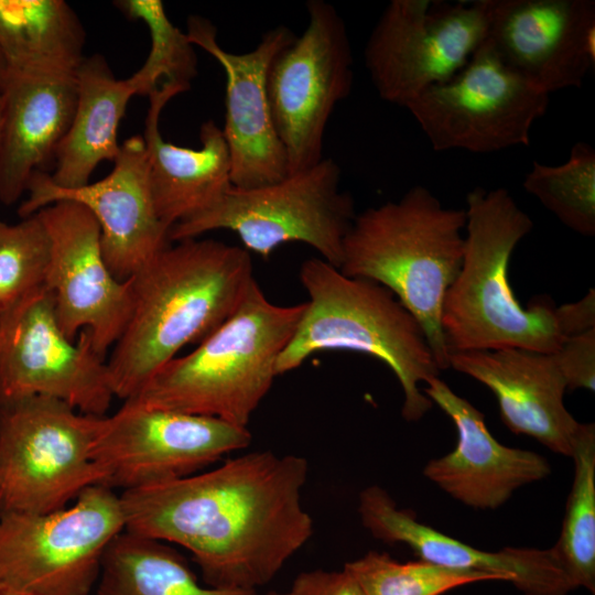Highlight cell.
<instances>
[{"instance_id": "obj_1", "label": "cell", "mask_w": 595, "mask_h": 595, "mask_svg": "<svg viewBox=\"0 0 595 595\" xmlns=\"http://www.w3.org/2000/svg\"><path fill=\"white\" fill-rule=\"evenodd\" d=\"M309 469L303 456L257 451L125 490V530L183 547L209 586L259 589L313 534L302 502Z\"/></svg>"}, {"instance_id": "obj_2", "label": "cell", "mask_w": 595, "mask_h": 595, "mask_svg": "<svg viewBox=\"0 0 595 595\" xmlns=\"http://www.w3.org/2000/svg\"><path fill=\"white\" fill-rule=\"evenodd\" d=\"M130 280L131 314L107 361L115 397L125 401L218 328L255 277L245 248L193 238L169 245Z\"/></svg>"}, {"instance_id": "obj_3", "label": "cell", "mask_w": 595, "mask_h": 595, "mask_svg": "<svg viewBox=\"0 0 595 595\" xmlns=\"http://www.w3.org/2000/svg\"><path fill=\"white\" fill-rule=\"evenodd\" d=\"M461 270L448 288L441 324L448 356L520 348L553 354L564 340L549 299L523 307L508 279L511 255L533 223L506 188L475 187L466 196Z\"/></svg>"}, {"instance_id": "obj_4", "label": "cell", "mask_w": 595, "mask_h": 595, "mask_svg": "<svg viewBox=\"0 0 595 595\" xmlns=\"http://www.w3.org/2000/svg\"><path fill=\"white\" fill-rule=\"evenodd\" d=\"M465 224L464 209L445 207L415 185L396 202L356 214L338 268L393 293L422 327L440 370L448 368L442 306L462 267Z\"/></svg>"}, {"instance_id": "obj_5", "label": "cell", "mask_w": 595, "mask_h": 595, "mask_svg": "<svg viewBox=\"0 0 595 595\" xmlns=\"http://www.w3.org/2000/svg\"><path fill=\"white\" fill-rule=\"evenodd\" d=\"M299 278L310 299L277 360V375L299 368L322 350L367 354L397 377L403 392V419L423 418L433 402L419 385L439 377L440 369L413 315L383 285L347 277L322 258L304 260Z\"/></svg>"}, {"instance_id": "obj_6", "label": "cell", "mask_w": 595, "mask_h": 595, "mask_svg": "<svg viewBox=\"0 0 595 595\" xmlns=\"http://www.w3.org/2000/svg\"><path fill=\"white\" fill-rule=\"evenodd\" d=\"M304 307L305 302L291 306L271 303L255 279L218 328L193 351L165 364L126 401L247 428L278 377L277 360Z\"/></svg>"}, {"instance_id": "obj_7", "label": "cell", "mask_w": 595, "mask_h": 595, "mask_svg": "<svg viewBox=\"0 0 595 595\" xmlns=\"http://www.w3.org/2000/svg\"><path fill=\"white\" fill-rule=\"evenodd\" d=\"M342 170L332 158L283 180L249 190L231 186L209 208L175 224L170 241L229 230L247 251L269 257L279 246L302 242L339 268L343 242L355 219V203L340 191Z\"/></svg>"}, {"instance_id": "obj_8", "label": "cell", "mask_w": 595, "mask_h": 595, "mask_svg": "<svg viewBox=\"0 0 595 595\" xmlns=\"http://www.w3.org/2000/svg\"><path fill=\"white\" fill-rule=\"evenodd\" d=\"M104 416L43 396L0 405V516L60 510L102 485L93 447Z\"/></svg>"}, {"instance_id": "obj_9", "label": "cell", "mask_w": 595, "mask_h": 595, "mask_svg": "<svg viewBox=\"0 0 595 595\" xmlns=\"http://www.w3.org/2000/svg\"><path fill=\"white\" fill-rule=\"evenodd\" d=\"M125 528L120 495L101 484L60 510L0 516V583L26 595H88Z\"/></svg>"}, {"instance_id": "obj_10", "label": "cell", "mask_w": 595, "mask_h": 595, "mask_svg": "<svg viewBox=\"0 0 595 595\" xmlns=\"http://www.w3.org/2000/svg\"><path fill=\"white\" fill-rule=\"evenodd\" d=\"M491 0L390 1L367 40L365 67L379 97L407 108L456 75L488 37Z\"/></svg>"}, {"instance_id": "obj_11", "label": "cell", "mask_w": 595, "mask_h": 595, "mask_svg": "<svg viewBox=\"0 0 595 595\" xmlns=\"http://www.w3.org/2000/svg\"><path fill=\"white\" fill-rule=\"evenodd\" d=\"M307 25L270 64L267 89L288 174L323 158L327 122L353 88L354 57L346 24L325 0L306 2Z\"/></svg>"}, {"instance_id": "obj_12", "label": "cell", "mask_w": 595, "mask_h": 595, "mask_svg": "<svg viewBox=\"0 0 595 595\" xmlns=\"http://www.w3.org/2000/svg\"><path fill=\"white\" fill-rule=\"evenodd\" d=\"M549 94L509 68L486 39L451 79L423 91L410 111L435 151L491 153L530 144Z\"/></svg>"}, {"instance_id": "obj_13", "label": "cell", "mask_w": 595, "mask_h": 595, "mask_svg": "<svg viewBox=\"0 0 595 595\" xmlns=\"http://www.w3.org/2000/svg\"><path fill=\"white\" fill-rule=\"evenodd\" d=\"M35 396L97 416L115 398L107 361L87 331L66 337L45 285L0 313V405Z\"/></svg>"}, {"instance_id": "obj_14", "label": "cell", "mask_w": 595, "mask_h": 595, "mask_svg": "<svg viewBox=\"0 0 595 595\" xmlns=\"http://www.w3.org/2000/svg\"><path fill=\"white\" fill-rule=\"evenodd\" d=\"M250 443L247 428L125 401L104 416L93 457L102 485L125 491L194 475Z\"/></svg>"}, {"instance_id": "obj_15", "label": "cell", "mask_w": 595, "mask_h": 595, "mask_svg": "<svg viewBox=\"0 0 595 595\" xmlns=\"http://www.w3.org/2000/svg\"><path fill=\"white\" fill-rule=\"evenodd\" d=\"M112 163L104 178L74 188L56 185L47 172H35L18 214L25 218L57 202L84 206L99 225L102 256L110 272L127 281L169 246L170 229L154 207L142 136L126 139Z\"/></svg>"}, {"instance_id": "obj_16", "label": "cell", "mask_w": 595, "mask_h": 595, "mask_svg": "<svg viewBox=\"0 0 595 595\" xmlns=\"http://www.w3.org/2000/svg\"><path fill=\"white\" fill-rule=\"evenodd\" d=\"M51 242L45 286L52 292L62 332L75 340L87 331L94 350L105 358L121 336L132 310L131 280L109 270L95 217L74 202L37 212Z\"/></svg>"}, {"instance_id": "obj_17", "label": "cell", "mask_w": 595, "mask_h": 595, "mask_svg": "<svg viewBox=\"0 0 595 595\" xmlns=\"http://www.w3.org/2000/svg\"><path fill=\"white\" fill-rule=\"evenodd\" d=\"M186 35L195 47L213 56L226 77L225 122L234 187L249 190L288 176L283 145L277 134L269 104L267 77L274 56L295 39L285 25L263 33L247 53H231L217 41V29L208 19L191 14Z\"/></svg>"}, {"instance_id": "obj_18", "label": "cell", "mask_w": 595, "mask_h": 595, "mask_svg": "<svg viewBox=\"0 0 595 595\" xmlns=\"http://www.w3.org/2000/svg\"><path fill=\"white\" fill-rule=\"evenodd\" d=\"M487 39L542 91L578 88L595 65V2L491 0Z\"/></svg>"}, {"instance_id": "obj_19", "label": "cell", "mask_w": 595, "mask_h": 595, "mask_svg": "<svg viewBox=\"0 0 595 595\" xmlns=\"http://www.w3.org/2000/svg\"><path fill=\"white\" fill-rule=\"evenodd\" d=\"M423 392L457 431L455 448L431 459L423 475L454 499L475 509L494 510L518 488L550 475V464L542 455L500 444L487 429L484 414L439 377L430 379Z\"/></svg>"}, {"instance_id": "obj_20", "label": "cell", "mask_w": 595, "mask_h": 595, "mask_svg": "<svg viewBox=\"0 0 595 595\" xmlns=\"http://www.w3.org/2000/svg\"><path fill=\"white\" fill-rule=\"evenodd\" d=\"M363 526L378 540L403 543L420 560L455 570L496 575L524 595H567L575 589L552 549L511 548L483 551L418 520L399 508L389 493L371 485L359 494Z\"/></svg>"}, {"instance_id": "obj_21", "label": "cell", "mask_w": 595, "mask_h": 595, "mask_svg": "<svg viewBox=\"0 0 595 595\" xmlns=\"http://www.w3.org/2000/svg\"><path fill=\"white\" fill-rule=\"evenodd\" d=\"M450 367L491 390L511 432L571 457L580 422L564 405L567 387L553 354L520 348L456 351L448 356Z\"/></svg>"}, {"instance_id": "obj_22", "label": "cell", "mask_w": 595, "mask_h": 595, "mask_svg": "<svg viewBox=\"0 0 595 595\" xmlns=\"http://www.w3.org/2000/svg\"><path fill=\"white\" fill-rule=\"evenodd\" d=\"M185 91L181 86L163 84L151 93L142 134L154 207L169 229L213 206L232 186L228 147L221 128L213 120L201 126L198 149L167 142L160 132L164 107Z\"/></svg>"}, {"instance_id": "obj_23", "label": "cell", "mask_w": 595, "mask_h": 595, "mask_svg": "<svg viewBox=\"0 0 595 595\" xmlns=\"http://www.w3.org/2000/svg\"><path fill=\"white\" fill-rule=\"evenodd\" d=\"M0 95V202L11 205L25 194L32 175L55 158L74 117L76 77L6 72Z\"/></svg>"}, {"instance_id": "obj_24", "label": "cell", "mask_w": 595, "mask_h": 595, "mask_svg": "<svg viewBox=\"0 0 595 595\" xmlns=\"http://www.w3.org/2000/svg\"><path fill=\"white\" fill-rule=\"evenodd\" d=\"M77 100L67 133L55 153L51 180L74 188L90 182L96 167L113 162L120 151L118 130L136 90L129 80L117 79L105 57H85L76 72Z\"/></svg>"}, {"instance_id": "obj_25", "label": "cell", "mask_w": 595, "mask_h": 595, "mask_svg": "<svg viewBox=\"0 0 595 595\" xmlns=\"http://www.w3.org/2000/svg\"><path fill=\"white\" fill-rule=\"evenodd\" d=\"M84 26L63 0H0V52L7 72L72 77L84 61Z\"/></svg>"}, {"instance_id": "obj_26", "label": "cell", "mask_w": 595, "mask_h": 595, "mask_svg": "<svg viewBox=\"0 0 595 595\" xmlns=\"http://www.w3.org/2000/svg\"><path fill=\"white\" fill-rule=\"evenodd\" d=\"M97 595H278L259 589L209 586L163 541L123 530L108 545Z\"/></svg>"}, {"instance_id": "obj_27", "label": "cell", "mask_w": 595, "mask_h": 595, "mask_svg": "<svg viewBox=\"0 0 595 595\" xmlns=\"http://www.w3.org/2000/svg\"><path fill=\"white\" fill-rule=\"evenodd\" d=\"M571 457L574 478L558 542L551 548L575 588L595 593V425L580 423Z\"/></svg>"}, {"instance_id": "obj_28", "label": "cell", "mask_w": 595, "mask_h": 595, "mask_svg": "<svg viewBox=\"0 0 595 595\" xmlns=\"http://www.w3.org/2000/svg\"><path fill=\"white\" fill-rule=\"evenodd\" d=\"M523 187L573 231L595 235V150L591 144L576 142L567 161L559 165L533 162Z\"/></svg>"}, {"instance_id": "obj_29", "label": "cell", "mask_w": 595, "mask_h": 595, "mask_svg": "<svg viewBox=\"0 0 595 595\" xmlns=\"http://www.w3.org/2000/svg\"><path fill=\"white\" fill-rule=\"evenodd\" d=\"M116 6L130 19L142 21L151 37L148 57L129 77L136 95L148 97L163 84L190 90L197 76L195 46L169 19L163 3L160 0H121Z\"/></svg>"}, {"instance_id": "obj_30", "label": "cell", "mask_w": 595, "mask_h": 595, "mask_svg": "<svg viewBox=\"0 0 595 595\" xmlns=\"http://www.w3.org/2000/svg\"><path fill=\"white\" fill-rule=\"evenodd\" d=\"M344 569L365 595H442L469 583L500 581L493 574L455 570L422 560L402 563L377 551L345 563Z\"/></svg>"}, {"instance_id": "obj_31", "label": "cell", "mask_w": 595, "mask_h": 595, "mask_svg": "<svg viewBox=\"0 0 595 595\" xmlns=\"http://www.w3.org/2000/svg\"><path fill=\"white\" fill-rule=\"evenodd\" d=\"M51 242L37 213L20 223L0 220V313L45 285Z\"/></svg>"}, {"instance_id": "obj_32", "label": "cell", "mask_w": 595, "mask_h": 595, "mask_svg": "<svg viewBox=\"0 0 595 595\" xmlns=\"http://www.w3.org/2000/svg\"><path fill=\"white\" fill-rule=\"evenodd\" d=\"M569 389H595V328L564 338L553 353Z\"/></svg>"}, {"instance_id": "obj_33", "label": "cell", "mask_w": 595, "mask_h": 595, "mask_svg": "<svg viewBox=\"0 0 595 595\" xmlns=\"http://www.w3.org/2000/svg\"><path fill=\"white\" fill-rule=\"evenodd\" d=\"M284 595H365L355 578L339 571L312 570L300 573Z\"/></svg>"}, {"instance_id": "obj_34", "label": "cell", "mask_w": 595, "mask_h": 595, "mask_svg": "<svg viewBox=\"0 0 595 595\" xmlns=\"http://www.w3.org/2000/svg\"><path fill=\"white\" fill-rule=\"evenodd\" d=\"M558 328L563 338L575 336L595 328V290L589 289L577 302L555 307Z\"/></svg>"}, {"instance_id": "obj_35", "label": "cell", "mask_w": 595, "mask_h": 595, "mask_svg": "<svg viewBox=\"0 0 595 595\" xmlns=\"http://www.w3.org/2000/svg\"><path fill=\"white\" fill-rule=\"evenodd\" d=\"M6 72H7V67H6L4 58L0 52V88L2 86V82L6 76Z\"/></svg>"}, {"instance_id": "obj_36", "label": "cell", "mask_w": 595, "mask_h": 595, "mask_svg": "<svg viewBox=\"0 0 595 595\" xmlns=\"http://www.w3.org/2000/svg\"><path fill=\"white\" fill-rule=\"evenodd\" d=\"M0 595H26V594L18 593V592L3 587V588H0Z\"/></svg>"}, {"instance_id": "obj_37", "label": "cell", "mask_w": 595, "mask_h": 595, "mask_svg": "<svg viewBox=\"0 0 595 595\" xmlns=\"http://www.w3.org/2000/svg\"><path fill=\"white\" fill-rule=\"evenodd\" d=\"M1 125H2V99L0 95V131H1Z\"/></svg>"}, {"instance_id": "obj_38", "label": "cell", "mask_w": 595, "mask_h": 595, "mask_svg": "<svg viewBox=\"0 0 595 595\" xmlns=\"http://www.w3.org/2000/svg\"><path fill=\"white\" fill-rule=\"evenodd\" d=\"M0 588H3V585L0 583Z\"/></svg>"}]
</instances>
